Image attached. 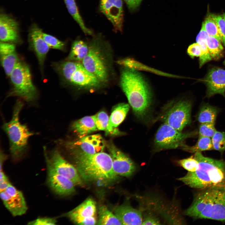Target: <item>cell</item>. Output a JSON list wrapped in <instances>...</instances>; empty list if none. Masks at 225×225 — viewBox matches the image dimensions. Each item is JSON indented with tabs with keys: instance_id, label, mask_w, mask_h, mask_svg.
Instances as JSON below:
<instances>
[{
	"instance_id": "cell-1",
	"label": "cell",
	"mask_w": 225,
	"mask_h": 225,
	"mask_svg": "<svg viewBox=\"0 0 225 225\" xmlns=\"http://www.w3.org/2000/svg\"><path fill=\"white\" fill-rule=\"evenodd\" d=\"M193 156L198 162V168L194 172H188L178 180L198 190H225V161L205 157L201 152L195 153Z\"/></svg>"
},
{
	"instance_id": "cell-2",
	"label": "cell",
	"mask_w": 225,
	"mask_h": 225,
	"mask_svg": "<svg viewBox=\"0 0 225 225\" xmlns=\"http://www.w3.org/2000/svg\"><path fill=\"white\" fill-rule=\"evenodd\" d=\"M120 83L135 115L139 118H144L150 108L152 95L144 78L135 70L125 68L121 73Z\"/></svg>"
},
{
	"instance_id": "cell-3",
	"label": "cell",
	"mask_w": 225,
	"mask_h": 225,
	"mask_svg": "<svg viewBox=\"0 0 225 225\" xmlns=\"http://www.w3.org/2000/svg\"><path fill=\"white\" fill-rule=\"evenodd\" d=\"M198 190L184 214L196 219L225 221V190L215 188Z\"/></svg>"
},
{
	"instance_id": "cell-4",
	"label": "cell",
	"mask_w": 225,
	"mask_h": 225,
	"mask_svg": "<svg viewBox=\"0 0 225 225\" xmlns=\"http://www.w3.org/2000/svg\"><path fill=\"white\" fill-rule=\"evenodd\" d=\"M76 168L82 179L87 181H110L116 178L110 154L100 152L94 154L83 152L75 156Z\"/></svg>"
},
{
	"instance_id": "cell-5",
	"label": "cell",
	"mask_w": 225,
	"mask_h": 225,
	"mask_svg": "<svg viewBox=\"0 0 225 225\" xmlns=\"http://www.w3.org/2000/svg\"><path fill=\"white\" fill-rule=\"evenodd\" d=\"M23 105L22 101L17 100L13 108L11 120L4 123L2 127L8 137L10 153L15 161L19 160L24 155L28 150L29 138L35 134L20 121L19 114Z\"/></svg>"
},
{
	"instance_id": "cell-6",
	"label": "cell",
	"mask_w": 225,
	"mask_h": 225,
	"mask_svg": "<svg viewBox=\"0 0 225 225\" xmlns=\"http://www.w3.org/2000/svg\"><path fill=\"white\" fill-rule=\"evenodd\" d=\"M52 67L65 83L82 88L94 89L101 82L78 62L65 60L54 62Z\"/></svg>"
},
{
	"instance_id": "cell-7",
	"label": "cell",
	"mask_w": 225,
	"mask_h": 225,
	"mask_svg": "<svg viewBox=\"0 0 225 225\" xmlns=\"http://www.w3.org/2000/svg\"><path fill=\"white\" fill-rule=\"evenodd\" d=\"M105 42L100 35L95 37L88 46V52L82 61V64L101 82L108 81L110 64L108 54L103 48Z\"/></svg>"
},
{
	"instance_id": "cell-8",
	"label": "cell",
	"mask_w": 225,
	"mask_h": 225,
	"mask_svg": "<svg viewBox=\"0 0 225 225\" xmlns=\"http://www.w3.org/2000/svg\"><path fill=\"white\" fill-rule=\"evenodd\" d=\"M9 77L12 87L7 98L17 96L28 102L37 99L38 91L33 83L29 67L26 63L19 61Z\"/></svg>"
},
{
	"instance_id": "cell-9",
	"label": "cell",
	"mask_w": 225,
	"mask_h": 225,
	"mask_svg": "<svg viewBox=\"0 0 225 225\" xmlns=\"http://www.w3.org/2000/svg\"><path fill=\"white\" fill-rule=\"evenodd\" d=\"M192 107L188 100L172 101L164 107L160 118L164 123L182 131L191 123Z\"/></svg>"
},
{
	"instance_id": "cell-10",
	"label": "cell",
	"mask_w": 225,
	"mask_h": 225,
	"mask_svg": "<svg viewBox=\"0 0 225 225\" xmlns=\"http://www.w3.org/2000/svg\"><path fill=\"white\" fill-rule=\"evenodd\" d=\"M197 132L195 131L182 132L164 123L156 133L155 145L159 150L183 148L186 145L185 141L196 135Z\"/></svg>"
},
{
	"instance_id": "cell-11",
	"label": "cell",
	"mask_w": 225,
	"mask_h": 225,
	"mask_svg": "<svg viewBox=\"0 0 225 225\" xmlns=\"http://www.w3.org/2000/svg\"><path fill=\"white\" fill-rule=\"evenodd\" d=\"M43 148L46 161H48L58 173L70 179L75 186L82 185V179L76 168L67 161L58 149L53 150L48 156L46 148Z\"/></svg>"
},
{
	"instance_id": "cell-12",
	"label": "cell",
	"mask_w": 225,
	"mask_h": 225,
	"mask_svg": "<svg viewBox=\"0 0 225 225\" xmlns=\"http://www.w3.org/2000/svg\"><path fill=\"white\" fill-rule=\"evenodd\" d=\"M0 197L6 207L14 217L25 214L28 207L22 192L10 183L3 191Z\"/></svg>"
},
{
	"instance_id": "cell-13",
	"label": "cell",
	"mask_w": 225,
	"mask_h": 225,
	"mask_svg": "<svg viewBox=\"0 0 225 225\" xmlns=\"http://www.w3.org/2000/svg\"><path fill=\"white\" fill-rule=\"evenodd\" d=\"M95 202L88 198L80 204L64 215L74 223L79 225H95L97 222Z\"/></svg>"
},
{
	"instance_id": "cell-14",
	"label": "cell",
	"mask_w": 225,
	"mask_h": 225,
	"mask_svg": "<svg viewBox=\"0 0 225 225\" xmlns=\"http://www.w3.org/2000/svg\"><path fill=\"white\" fill-rule=\"evenodd\" d=\"M46 161L47 182L56 194L61 196L70 195L75 192V185L67 178L58 173L50 163Z\"/></svg>"
},
{
	"instance_id": "cell-15",
	"label": "cell",
	"mask_w": 225,
	"mask_h": 225,
	"mask_svg": "<svg viewBox=\"0 0 225 225\" xmlns=\"http://www.w3.org/2000/svg\"><path fill=\"white\" fill-rule=\"evenodd\" d=\"M99 8L111 22L115 30L122 32L123 21L122 0H100Z\"/></svg>"
},
{
	"instance_id": "cell-16",
	"label": "cell",
	"mask_w": 225,
	"mask_h": 225,
	"mask_svg": "<svg viewBox=\"0 0 225 225\" xmlns=\"http://www.w3.org/2000/svg\"><path fill=\"white\" fill-rule=\"evenodd\" d=\"M42 32L37 25H33L29 30L28 38L29 48L35 52L43 75L44 63L50 48L43 39Z\"/></svg>"
},
{
	"instance_id": "cell-17",
	"label": "cell",
	"mask_w": 225,
	"mask_h": 225,
	"mask_svg": "<svg viewBox=\"0 0 225 225\" xmlns=\"http://www.w3.org/2000/svg\"><path fill=\"white\" fill-rule=\"evenodd\" d=\"M108 148L115 174L126 177L131 176L135 170V164L132 160L112 144H109Z\"/></svg>"
},
{
	"instance_id": "cell-18",
	"label": "cell",
	"mask_w": 225,
	"mask_h": 225,
	"mask_svg": "<svg viewBox=\"0 0 225 225\" xmlns=\"http://www.w3.org/2000/svg\"><path fill=\"white\" fill-rule=\"evenodd\" d=\"M207 86L206 96L210 98L219 94L225 97V70L220 68L210 69L203 80Z\"/></svg>"
},
{
	"instance_id": "cell-19",
	"label": "cell",
	"mask_w": 225,
	"mask_h": 225,
	"mask_svg": "<svg viewBox=\"0 0 225 225\" xmlns=\"http://www.w3.org/2000/svg\"><path fill=\"white\" fill-rule=\"evenodd\" d=\"M1 42L18 43L20 41L17 22L9 15L2 13L0 16Z\"/></svg>"
},
{
	"instance_id": "cell-20",
	"label": "cell",
	"mask_w": 225,
	"mask_h": 225,
	"mask_svg": "<svg viewBox=\"0 0 225 225\" xmlns=\"http://www.w3.org/2000/svg\"><path fill=\"white\" fill-rule=\"evenodd\" d=\"M114 213L123 225H141L143 220L141 212L127 204L118 206Z\"/></svg>"
},
{
	"instance_id": "cell-21",
	"label": "cell",
	"mask_w": 225,
	"mask_h": 225,
	"mask_svg": "<svg viewBox=\"0 0 225 225\" xmlns=\"http://www.w3.org/2000/svg\"><path fill=\"white\" fill-rule=\"evenodd\" d=\"M82 152L94 154L102 152L104 147V141L99 134L84 136L77 143Z\"/></svg>"
},
{
	"instance_id": "cell-22",
	"label": "cell",
	"mask_w": 225,
	"mask_h": 225,
	"mask_svg": "<svg viewBox=\"0 0 225 225\" xmlns=\"http://www.w3.org/2000/svg\"><path fill=\"white\" fill-rule=\"evenodd\" d=\"M129 106L125 103H119L114 108L109 118L105 130L107 134L118 132L117 128L123 121L129 111Z\"/></svg>"
},
{
	"instance_id": "cell-23",
	"label": "cell",
	"mask_w": 225,
	"mask_h": 225,
	"mask_svg": "<svg viewBox=\"0 0 225 225\" xmlns=\"http://www.w3.org/2000/svg\"><path fill=\"white\" fill-rule=\"evenodd\" d=\"M219 111L217 108L208 103H203L200 106L197 116V120L200 123L215 124Z\"/></svg>"
},
{
	"instance_id": "cell-24",
	"label": "cell",
	"mask_w": 225,
	"mask_h": 225,
	"mask_svg": "<svg viewBox=\"0 0 225 225\" xmlns=\"http://www.w3.org/2000/svg\"><path fill=\"white\" fill-rule=\"evenodd\" d=\"M209 35L206 32L202 22L201 28L196 38V42L199 45L201 54L199 58V67L201 68L206 62L212 59L207 45L206 40Z\"/></svg>"
},
{
	"instance_id": "cell-25",
	"label": "cell",
	"mask_w": 225,
	"mask_h": 225,
	"mask_svg": "<svg viewBox=\"0 0 225 225\" xmlns=\"http://www.w3.org/2000/svg\"><path fill=\"white\" fill-rule=\"evenodd\" d=\"M88 46L83 41H75L66 60L77 62L82 61L88 52Z\"/></svg>"
},
{
	"instance_id": "cell-26",
	"label": "cell",
	"mask_w": 225,
	"mask_h": 225,
	"mask_svg": "<svg viewBox=\"0 0 225 225\" xmlns=\"http://www.w3.org/2000/svg\"><path fill=\"white\" fill-rule=\"evenodd\" d=\"M72 128L82 136L86 135L98 129L92 116H86L75 121L72 125Z\"/></svg>"
},
{
	"instance_id": "cell-27",
	"label": "cell",
	"mask_w": 225,
	"mask_h": 225,
	"mask_svg": "<svg viewBox=\"0 0 225 225\" xmlns=\"http://www.w3.org/2000/svg\"><path fill=\"white\" fill-rule=\"evenodd\" d=\"M117 63L118 64L124 67L125 68L135 70H140L149 71L150 72H154L156 74L165 76L175 77L174 76L165 73L148 67V66L143 65L131 58H127L120 59L117 61Z\"/></svg>"
},
{
	"instance_id": "cell-28",
	"label": "cell",
	"mask_w": 225,
	"mask_h": 225,
	"mask_svg": "<svg viewBox=\"0 0 225 225\" xmlns=\"http://www.w3.org/2000/svg\"><path fill=\"white\" fill-rule=\"evenodd\" d=\"M68 10L85 34L93 36L92 31L87 28L81 17L75 0H64Z\"/></svg>"
},
{
	"instance_id": "cell-29",
	"label": "cell",
	"mask_w": 225,
	"mask_h": 225,
	"mask_svg": "<svg viewBox=\"0 0 225 225\" xmlns=\"http://www.w3.org/2000/svg\"><path fill=\"white\" fill-rule=\"evenodd\" d=\"M98 225H122L116 215L104 205L100 206L99 209Z\"/></svg>"
},
{
	"instance_id": "cell-30",
	"label": "cell",
	"mask_w": 225,
	"mask_h": 225,
	"mask_svg": "<svg viewBox=\"0 0 225 225\" xmlns=\"http://www.w3.org/2000/svg\"><path fill=\"white\" fill-rule=\"evenodd\" d=\"M1 65L8 76H9L19 61L16 51L0 55Z\"/></svg>"
},
{
	"instance_id": "cell-31",
	"label": "cell",
	"mask_w": 225,
	"mask_h": 225,
	"mask_svg": "<svg viewBox=\"0 0 225 225\" xmlns=\"http://www.w3.org/2000/svg\"><path fill=\"white\" fill-rule=\"evenodd\" d=\"M183 149L189 152L194 153L213 150L212 139L210 138L199 136L196 144L192 146L186 145Z\"/></svg>"
},
{
	"instance_id": "cell-32",
	"label": "cell",
	"mask_w": 225,
	"mask_h": 225,
	"mask_svg": "<svg viewBox=\"0 0 225 225\" xmlns=\"http://www.w3.org/2000/svg\"><path fill=\"white\" fill-rule=\"evenodd\" d=\"M206 42L212 59L217 60L219 58L223 51L221 42L214 37L209 36L207 39Z\"/></svg>"
},
{
	"instance_id": "cell-33",
	"label": "cell",
	"mask_w": 225,
	"mask_h": 225,
	"mask_svg": "<svg viewBox=\"0 0 225 225\" xmlns=\"http://www.w3.org/2000/svg\"><path fill=\"white\" fill-rule=\"evenodd\" d=\"M203 22L204 28L208 35L214 37L222 42L217 25L211 15L208 16Z\"/></svg>"
},
{
	"instance_id": "cell-34",
	"label": "cell",
	"mask_w": 225,
	"mask_h": 225,
	"mask_svg": "<svg viewBox=\"0 0 225 225\" xmlns=\"http://www.w3.org/2000/svg\"><path fill=\"white\" fill-rule=\"evenodd\" d=\"M213 150L221 153L225 151V132L216 131L212 137Z\"/></svg>"
},
{
	"instance_id": "cell-35",
	"label": "cell",
	"mask_w": 225,
	"mask_h": 225,
	"mask_svg": "<svg viewBox=\"0 0 225 225\" xmlns=\"http://www.w3.org/2000/svg\"><path fill=\"white\" fill-rule=\"evenodd\" d=\"M42 37L50 48L64 51L65 50L66 44L56 37L48 34L42 32Z\"/></svg>"
},
{
	"instance_id": "cell-36",
	"label": "cell",
	"mask_w": 225,
	"mask_h": 225,
	"mask_svg": "<svg viewBox=\"0 0 225 225\" xmlns=\"http://www.w3.org/2000/svg\"><path fill=\"white\" fill-rule=\"evenodd\" d=\"M178 163L188 172H194L199 168V162L193 156L186 158L180 160Z\"/></svg>"
},
{
	"instance_id": "cell-37",
	"label": "cell",
	"mask_w": 225,
	"mask_h": 225,
	"mask_svg": "<svg viewBox=\"0 0 225 225\" xmlns=\"http://www.w3.org/2000/svg\"><path fill=\"white\" fill-rule=\"evenodd\" d=\"M92 116L97 129L105 130L109 119L107 114L104 112L101 111Z\"/></svg>"
},
{
	"instance_id": "cell-38",
	"label": "cell",
	"mask_w": 225,
	"mask_h": 225,
	"mask_svg": "<svg viewBox=\"0 0 225 225\" xmlns=\"http://www.w3.org/2000/svg\"><path fill=\"white\" fill-rule=\"evenodd\" d=\"M216 131L215 127V124L201 123L198 127L199 136L210 138L212 137Z\"/></svg>"
},
{
	"instance_id": "cell-39",
	"label": "cell",
	"mask_w": 225,
	"mask_h": 225,
	"mask_svg": "<svg viewBox=\"0 0 225 225\" xmlns=\"http://www.w3.org/2000/svg\"><path fill=\"white\" fill-rule=\"evenodd\" d=\"M211 15L217 25L222 42L225 46V21L222 16L214 14Z\"/></svg>"
},
{
	"instance_id": "cell-40",
	"label": "cell",
	"mask_w": 225,
	"mask_h": 225,
	"mask_svg": "<svg viewBox=\"0 0 225 225\" xmlns=\"http://www.w3.org/2000/svg\"><path fill=\"white\" fill-rule=\"evenodd\" d=\"M54 218L50 217H40L28 222V224L35 225H55L57 223Z\"/></svg>"
},
{
	"instance_id": "cell-41",
	"label": "cell",
	"mask_w": 225,
	"mask_h": 225,
	"mask_svg": "<svg viewBox=\"0 0 225 225\" xmlns=\"http://www.w3.org/2000/svg\"><path fill=\"white\" fill-rule=\"evenodd\" d=\"M187 53L192 58L199 57L201 54V50L199 44L196 42L190 45L187 49Z\"/></svg>"
},
{
	"instance_id": "cell-42",
	"label": "cell",
	"mask_w": 225,
	"mask_h": 225,
	"mask_svg": "<svg viewBox=\"0 0 225 225\" xmlns=\"http://www.w3.org/2000/svg\"><path fill=\"white\" fill-rule=\"evenodd\" d=\"M142 0H124L128 10L131 12L137 10Z\"/></svg>"
},
{
	"instance_id": "cell-43",
	"label": "cell",
	"mask_w": 225,
	"mask_h": 225,
	"mask_svg": "<svg viewBox=\"0 0 225 225\" xmlns=\"http://www.w3.org/2000/svg\"><path fill=\"white\" fill-rule=\"evenodd\" d=\"M0 192L4 191L11 183L8 177L2 170H0Z\"/></svg>"
},
{
	"instance_id": "cell-44",
	"label": "cell",
	"mask_w": 225,
	"mask_h": 225,
	"mask_svg": "<svg viewBox=\"0 0 225 225\" xmlns=\"http://www.w3.org/2000/svg\"><path fill=\"white\" fill-rule=\"evenodd\" d=\"M159 220L153 216L147 217L143 221L142 225H158L160 224Z\"/></svg>"
},
{
	"instance_id": "cell-45",
	"label": "cell",
	"mask_w": 225,
	"mask_h": 225,
	"mask_svg": "<svg viewBox=\"0 0 225 225\" xmlns=\"http://www.w3.org/2000/svg\"><path fill=\"white\" fill-rule=\"evenodd\" d=\"M221 16L225 21V13L223 14Z\"/></svg>"
},
{
	"instance_id": "cell-46",
	"label": "cell",
	"mask_w": 225,
	"mask_h": 225,
	"mask_svg": "<svg viewBox=\"0 0 225 225\" xmlns=\"http://www.w3.org/2000/svg\"><path fill=\"white\" fill-rule=\"evenodd\" d=\"M224 64H225V61H224Z\"/></svg>"
}]
</instances>
